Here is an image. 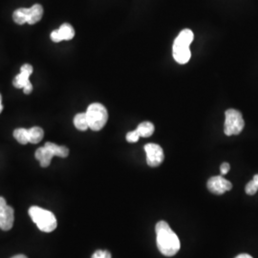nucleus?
I'll list each match as a JSON object with an SVG mask.
<instances>
[{
  "label": "nucleus",
  "instance_id": "1",
  "mask_svg": "<svg viewBox=\"0 0 258 258\" xmlns=\"http://www.w3.org/2000/svg\"><path fill=\"white\" fill-rule=\"evenodd\" d=\"M157 247L165 256H173L181 248V243L177 234L171 230L165 221H160L156 225Z\"/></svg>",
  "mask_w": 258,
  "mask_h": 258
},
{
  "label": "nucleus",
  "instance_id": "2",
  "mask_svg": "<svg viewBox=\"0 0 258 258\" xmlns=\"http://www.w3.org/2000/svg\"><path fill=\"white\" fill-rule=\"evenodd\" d=\"M194 39V32L190 29H184L176 37L172 53L174 59L178 63L185 64L189 61L191 56L189 46Z\"/></svg>",
  "mask_w": 258,
  "mask_h": 258
},
{
  "label": "nucleus",
  "instance_id": "3",
  "mask_svg": "<svg viewBox=\"0 0 258 258\" xmlns=\"http://www.w3.org/2000/svg\"><path fill=\"white\" fill-rule=\"evenodd\" d=\"M29 215L37 228L43 232H52L55 230L57 222L53 212H49L39 207H31L29 209Z\"/></svg>",
  "mask_w": 258,
  "mask_h": 258
},
{
  "label": "nucleus",
  "instance_id": "4",
  "mask_svg": "<svg viewBox=\"0 0 258 258\" xmlns=\"http://www.w3.org/2000/svg\"><path fill=\"white\" fill-rule=\"evenodd\" d=\"M89 128L93 131L102 130L108 120V112L104 105L99 102H95L88 106L85 112Z\"/></svg>",
  "mask_w": 258,
  "mask_h": 258
},
{
  "label": "nucleus",
  "instance_id": "5",
  "mask_svg": "<svg viewBox=\"0 0 258 258\" xmlns=\"http://www.w3.org/2000/svg\"><path fill=\"white\" fill-rule=\"evenodd\" d=\"M245 126V121L241 112L235 109H228L225 113L224 132L227 136L238 135Z\"/></svg>",
  "mask_w": 258,
  "mask_h": 258
},
{
  "label": "nucleus",
  "instance_id": "6",
  "mask_svg": "<svg viewBox=\"0 0 258 258\" xmlns=\"http://www.w3.org/2000/svg\"><path fill=\"white\" fill-rule=\"evenodd\" d=\"M15 221V212L12 207L6 203V200L0 196V229L10 231Z\"/></svg>",
  "mask_w": 258,
  "mask_h": 258
},
{
  "label": "nucleus",
  "instance_id": "7",
  "mask_svg": "<svg viewBox=\"0 0 258 258\" xmlns=\"http://www.w3.org/2000/svg\"><path fill=\"white\" fill-rule=\"evenodd\" d=\"M145 151L147 153V162L148 166L156 167L164 162V150L159 145L148 144L145 146Z\"/></svg>",
  "mask_w": 258,
  "mask_h": 258
},
{
  "label": "nucleus",
  "instance_id": "8",
  "mask_svg": "<svg viewBox=\"0 0 258 258\" xmlns=\"http://www.w3.org/2000/svg\"><path fill=\"white\" fill-rule=\"evenodd\" d=\"M207 186L212 194L216 195H222L227 191H230L232 188L231 182L225 179L222 175L212 177L208 181Z\"/></svg>",
  "mask_w": 258,
  "mask_h": 258
},
{
  "label": "nucleus",
  "instance_id": "9",
  "mask_svg": "<svg viewBox=\"0 0 258 258\" xmlns=\"http://www.w3.org/2000/svg\"><path fill=\"white\" fill-rule=\"evenodd\" d=\"M33 73V66L31 64H24L21 66L20 68V73H19L14 80L13 84L16 88L18 89H23V87L30 83L29 78Z\"/></svg>",
  "mask_w": 258,
  "mask_h": 258
},
{
  "label": "nucleus",
  "instance_id": "10",
  "mask_svg": "<svg viewBox=\"0 0 258 258\" xmlns=\"http://www.w3.org/2000/svg\"><path fill=\"white\" fill-rule=\"evenodd\" d=\"M35 157L40 163V166L42 167H47V166H50L54 155L48 148L42 147V148H37V150L35 153Z\"/></svg>",
  "mask_w": 258,
  "mask_h": 258
},
{
  "label": "nucleus",
  "instance_id": "11",
  "mask_svg": "<svg viewBox=\"0 0 258 258\" xmlns=\"http://www.w3.org/2000/svg\"><path fill=\"white\" fill-rule=\"evenodd\" d=\"M43 16V7L40 4H35L30 8L29 17H28V24L34 25L40 21Z\"/></svg>",
  "mask_w": 258,
  "mask_h": 258
},
{
  "label": "nucleus",
  "instance_id": "12",
  "mask_svg": "<svg viewBox=\"0 0 258 258\" xmlns=\"http://www.w3.org/2000/svg\"><path fill=\"white\" fill-rule=\"evenodd\" d=\"M136 130L138 131L139 135L140 137H143V138H148L150 137L153 133H154V130H155V126L152 122L150 121H144L142 123H140Z\"/></svg>",
  "mask_w": 258,
  "mask_h": 258
},
{
  "label": "nucleus",
  "instance_id": "13",
  "mask_svg": "<svg viewBox=\"0 0 258 258\" xmlns=\"http://www.w3.org/2000/svg\"><path fill=\"white\" fill-rule=\"evenodd\" d=\"M44 147L48 148L53 153L54 156L66 158V157L69 155V149L66 148V147H63V146H57V145L53 144V143L47 142Z\"/></svg>",
  "mask_w": 258,
  "mask_h": 258
},
{
  "label": "nucleus",
  "instance_id": "14",
  "mask_svg": "<svg viewBox=\"0 0 258 258\" xmlns=\"http://www.w3.org/2000/svg\"><path fill=\"white\" fill-rule=\"evenodd\" d=\"M29 12H30V8H20V9L16 10L13 14L14 21L19 25H23L27 23Z\"/></svg>",
  "mask_w": 258,
  "mask_h": 258
},
{
  "label": "nucleus",
  "instance_id": "15",
  "mask_svg": "<svg viewBox=\"0 0 258 258\" xmlns=\"http://www.w3.org/2000/svg\"><path fill=\"white\" fill-rule=\"evenodd\" d=\"M57 31L62 40H71L75 37L74 28L72 27V25L69 23L62 24L57 29Z\"/></svg>",
  "mask_w": 258,
  "mask_h": 258
},
{
  "label": "nucleus",
  "instance_id": "16",
  "mask_svg": "<svg viewBox=\"0 0 258 258\" xmlns=\"http://www.w3.org/2000/svg\"><path fill=\"white\" fill-rule=\"evenodd\" d=\"M74 125L76 126V128L79 129L81 131H85L89 128L88 120H87L85 113H79L75 116Z\"/></svg>",
  "mask_w": 258,
  "mask_h": 258
},
{
  "label": "nucleus",
  "instance_id": "17",
  "mask_svg": "<svg viewBox=\"0 0 258 258\" xmlns=\"http://www.w3.org/2000/svg\"><path fill=\"white\" fill-rule=\"evenodd\" d=\"M44 136V131L41 127L34 126L29 129V137L31 144H38Z\"/></svg>",
  "mask_w": 258,
  "mask_h": 258
},
{
  "label": "nucleus",
  "instance_id": "18",
  "mask_svg": "<svg viewBox=\"0 0 258 258\" xmlns=\"http://www.w3.org/2000/svg\"><path fill=\"white\" fill-rule=\"evenodd\" d=\"M14 137L21 145H26L30 143L29 137V129L18 128L14 131Z\"/></svg>",
  "mask_w": 258,
  "mask_h": 258
},
{
  "label": "nucleus",
  "instance_id": "19",
  "mask_svg": "<svg viewBox=\"0 0 258 258\" xmlns=\"http://www.w3.org/2000/svg\"><path fill=\"white\" fill-rule=\"evenodd\" d=\"M246 194L249 195H254L258 191V174L253 176L252 180L248 183L245 188Z\"/></svg>",
  "mask_w": 258,
  "mask_h": 258
},
{
  "label": "nucleus",
  "instance_id": "20",
  "mask_svg": "<svg viewBox=\"0 0 258 258\" xmlns=\"http://www.w3.org/2000/svg\"><path fill=\"white\" fill-rule=\"evenodd\" d=\"M141 138L140 137V135H139L138 131L135 129L134 131H131V132H128L127 134H126V141L128 142V143H136V142H138L139 139Z\"/></svg>",
  "mask_w": 258,
  "mask_h": 258
},
{
  "label": "nucleus",
  "instance_id": "21",
  "mask_svg": "<svg viewBox=\"0 0 258 258\" xmlns=\"http://www.w3.org/2000/svg\"><path fill=\"white\" fill-rule=\"evenodd\" d=\"M91 258H111V253L108 250H102L98 249L93 253Z\"/></svg>",
  "mask_w": 258,
  "mask_h": 258
},
{
  "label": "nucleus",
  "instance_id": "22",
  "mask_svg": "<svg viewBox=\"0 0 258 258\" xmlns=\"http://www.w3.org/2000/svg\"><path fill=\"white\" fill-rule=\"evenodd\" d=\"M50 37H51L52 41H54L55 43H58V42L62 41L61 37H60V35H59V33H58V31H57V30L53 31V32L51 33V35H50Z\"/></svg>",
  "mask_w": 258,
  "mask_h": 258
},
{
  "label": "nucleus",
  "instance_id": "23",
  "mask_svg": "<svg viewBox=\"0 0 258 258\" xmlns=\"http://www.w3.org/2000/svg\"><path fill=\"white\" fill-rule=\"evenodd\" d=\"M230 169H231V166H230V164H228V163H224V164H222L221 167H220L221 175H226V174L230 171Z\"/></svg>",
  "mask_w": 258,
  "mask_h": 258
},
{
  "label": "nucleus",
  "instance_id": "24",
  "mask_svg": "<svg viewBox=\"0 0 258 258\" xmlns=\"http://www.w3.org/2000/svg\"><path fill=\"white\" fill-rule=\"evenodd\" d=\"M32 91H33V84L30 82V83H27V84L23 87V92H24V94H26V95H29V94L32 93Z\"/></svg>",
  "mask_w": 258,
  "mask_h": 258
},
{
  "label": "nucleus",
  "instance_id": "25",
  "mask_svg": "<svg viewBox=\"0 0 258 258\" xmlns=\"http://www.w3.org/2000/svg\"><path fill=\"white\" fill-rule=\"evenodd\" d=\"M235 258H252L249 254H247V253H242V254H239V255H237Z\"/></svg>",
  "mask_w": 258,
  "mask_h": 258
},
{
  "label": "nucleus",
  "instance_id": "26",
  "mask_svg": "<svg viewBox=\"0 0 258 258\" xmlns=\"http://www.w3.org/2000/svg\"><path fill=\"white\" fill-rule=\"evenodd\" d=\"M12 258H28L26 255H23V254H18V255H15Z\"/></svg>",
  "mask_w": 258,
  "mask_h": 258
},
{
  "label": "nucleus",
  "instance_id": "27",
  "mask_svg": "<svg viewBox=\"0 0 258 258\" xmlns=\"http://www.w3.org/2000/svg\"><path fill=\"white\" fill-rule=\"evenodd\" d=\"M3 110V105H2V97L0 95V113Z\"/></svg>",
  "mask_w": 258,
  "mask_h": 258
}]
</instances>
